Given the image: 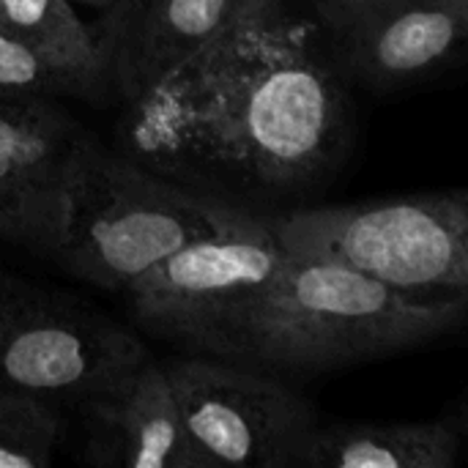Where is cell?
<instances>
[{
  "instance_id": "cell-2",
  "label": "cell",
  "mask_w": 468,
  "mask_h": 468,
  "mask_svg": "<svg viewBox=\"0 0 468 468\" xmlns=\"http://www.w3.org/2000/svg\"><path fill=\"white\" fill-rule=\"evenodd\" d=\"M466 310L468 302H420L343 263L285 250L274 282L214 356L263 370H343L433 343Z\"/></svg>"
},
{
  "instance_id": "cell-10",
  "label": "cell",
  "mask_w": 468,
  "mask_h": 468,
  "mask_svg": "<svg viewBox=\"0 0 468 468\" xmlns=\"http://www.w3.org/2000/svg\"><path fill=\"white\" fill-rule=\"evenodd\" d=\"M468 0H387L343 36V74L373 90H392L447 69L466 44Z\"/></svg>"
},
{
  "instance_id": "cell-5",
  "label": "cell",
  "mask_w": 468,
  "mask_h": 468,
  "mask_svg": "<svg viewBox=\"0 0 468 468\" xmlns=\"http://www.w3.org/2000/svg\"><path fill=\"white\" fill-rule=\"evenodd\" d=\"M282 255L271 219L255 211L189 241L132 282L123 296L145 332L214 356L244 310L274 282Z\"/></svg>"
},
{
  "instance_id": "cell-17",
  "label": "cell",
  "mask_w": 468,
  "mask_h": 468,
  "mask_svg": "<svg viewBox=\"0 0 468 468\" xmlns=\"http://www.w3.org/2000/svg\"><path fill=\"white\" fill-rule=\"evenodd\" d=\"M71 3H77V5H88V8H96V11H101V8H107L112 0H71Z\"/></svg>"
},
{
  "instance_id": "cell-11",
  "label": "cell",
  "mask_w": 468,
  "mask_h": 468,
  "mask_svg": "<svg viewBox=\"0 0 468 468\" xmlns=\"http://www.w3.org/2000/svg\"><path fill=\"white\" fill-rule=\"evenodd\" d=\"M82 461L101 468H197L181 411L154 356L82 400Z\"/></svg>"
},
{
  "instance_id": "cell-16",
  "label": "cell",
  "mask_w": 468,
  "mask_h": 468,
  "mask_svg": "<svg viewBox=\"0 0 468 468\" xmlns=\"http://www.w3.org/2000/svg\"><path fill=\"white\" fill-rule=\"evenodd\" d=\"M313 14L318 16L321 27H326L335 38L343 36L351 25H356L362 16L384 5L387 0H304Z\"/></svg>"
},
{
  "instance_id": "cell-6",
  "label": "cell",
  "mask_w": 468,
  "mask_h": 468,
  "mask_svg": "<svg viewBox=\"0 0 468 468\" xmlns=\"http://www.w3.org/2000/svg\"><path fill=\"white\" fill-rule=\"evenodd\" d=\"M162 365L197 468H299L318 411L271 370L208 354Z\"/></svg>"
},
{
  "instance_id": "cell-4",
  "label": "cell",
  "mask_w": 468,
  "mask_h": 468,
  "mask_svg": "<svg viewBox=\"0 0 468 468\" xmlns=\"http://www.w3.org/2000/svg\"><path fill=\"white\" fill-rule=\"evenodd\" d=\"M280 244L420 302H468V192L307 206L269 217Z\"/></svg>"
},
{
  "instance_id": "cell-1",
  "label": "cell",
  "mask_w": 468,
  "mask_h": 468,
  "mask_svg": "<svg viewBox=\"0 0 468 468\" xmlns=\"http://www.w3.org/2000/svg\"><path fill=\"white\" fill-rule=\"evenodd\" d=\"M337 55L266 0L123 104L115 151L233 206L326 181L351 148Z\"/></svg>"
},
{
  "instance_id": "cell-3",
  "label": "cell",
  "mask_w": 468,
  "mask_h": 468,
  "mask_svg": "<svg viewBox=\"0 0 468 468\" xmlns=\"http://www.w3.org/2000/svg\"><path fill=\"white\" fill-rule=\"evenodd\" d=\"M252 214L170 181L80 129L60 178L49 258L93 288L123 293L189 241Z\"/></svg>"
},
{
  "instance_id": "cell-14",
  "label": "cell",
  "mask_w": 468,
  "mask_h": 468,
  "mask_svg": "<svg viewBox=\"0 0 468 468\" xmlns=\"http://www.w3.org/2000/svg\"><path fill=\"white\" fill-rule=\"evenodd\" d=\"M63 431L55 400L0 387V468H49Z\"/></svg>"
},
{
  "instance_id": "cell-15",
  "label": "cell",
  "mask_w": 468,
  "mask_h": 468,
  "mask_svg": "<svg viewBox=\"0 0 468 468\" xmlns=\"http://www.w3.org/2000/svg\"><path fill=\"white\" fill-rule=\"evenodd\" d=\"M66 96L44 63L0 27V101H44Z\"/></svg>"
},
{
  "instance_id": "cell-8",
  "label": "cell",
  "mask_w": 468,
  "mask_h": 468,
  "mask_svg": "<svg viewBox=\"0 0 468 468\" xmlns=\"http://www.w3.org/2000/svg\"><path fill=\"white\" fill-rule=\"evenodd\" d=\"M266 0H112L93 30L110 96H140Z\"/></svg>"
},
{
  "instance_id": "cell-9",
  "label": "cell",
  "mask_w": 468,
  "mask_h": 468,
  "mask_svg": "<svg viewBox=\"0 0 468 468\" xmlns=\"http://www.w3.org/2000/svg\"><path fill=\"white\" fill-rule=\"evenodd\" d=\"M77 134L80 126L55 99L0 101V241L49 255Z\"/></svg>"
},
{
  "instance_id": "cell-7",
  "label": "cell",
  "mask_w": 468,
  "mask_h": 468,
  "mask_svg": "<svg viewBox=\"0 0 468 468\" xmlns=\"http://www.w3.org/2000/svg\"><path fill=\"white\" fill-rule=\"evenodd\" d=\"M148 359L123 324L0 269V387L82 403Z\"/></svg>"
},
{
  "instance_id": "cell-13",
  "label": "cell",
  "mask_w": 468,
  "mask_h": 468,
  "mask_svg": "<svg viewBox=\"0 0 468 468\" xmlns=\"http://www.w3.org/2000/svg\"><path fill=\"white\" fill-rule=\"evenodd\" d=\"M0 27L25 44L63 85L66 96H110L107 66L93 22L71 0H0Z\"/></svg>"
},
{
  "instance_id": "cell-12",
  "label": "cell",
  "mask_w": 468,
  "mask_h": 468,
  "mask_svg": "<svg viewBox=\"0 0 468 468\" xmlns=\"http://www.w3.org/2000/svg\"><path fill=\"white\" fill-rule=\"evenodd\" d=\"M466 433L463 400L422 422H329L310 436L299 468H452Z\"/></svg>"
}]
</instances>
